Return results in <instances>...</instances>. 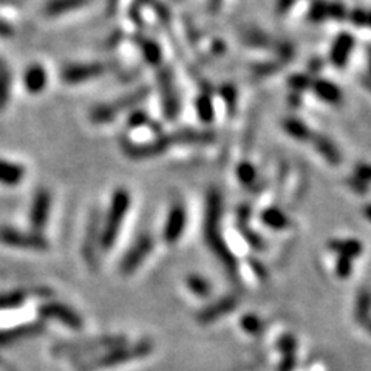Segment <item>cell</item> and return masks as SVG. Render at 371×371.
Wrapping results in <instances>:
<instances>
[{"label": "cell", "mask_w": 371, "mask_h": 371, "mask_svg": "<svg viewBox=\"0 0 371 371\" xmlns=\"http://www.w3.org/2000/svg\"><path fill=\"white\" fill-rule=\"evenodd\" d=\"M215 139L214 132L208 130H195V129H183L177 130L174 134L158 136L156 139L145 144H132L124 143L125 155L134 158V160H144V158L158 156L168 152L170 145L175 144H208Z\"/></svg>", "instance_id": "cell-1"}, {"label": "cell", "mask_w": 371, "mask_h": 371, "mask_svg": "<svg viewBox=\"0 0 371 371\" xmlns=\"http://www.w3.org/2000/svg\"><path fill=\"white\" fill-rule=\"evenodd\" d=\"M221 194L217 189H212L208 195L206 206V218H204V235L209 243L210 249L214 251L221 263L228 268L229 274L234 275L237 273V258L232 255L220 235V218H221Z\"/></svg>", "instance_id": "cell-2"}, {"label": "cell", "mask_w": 371, "mask_h": 371, "mask_svg": "<svg viewBox=\"0 0 371 371\" xmlns=\"http://www.w3.org/2000/svg\"><path fill=\"white\" fill-rule=\"evenodd\" d=\"M154 345L150 341H141L135 343V345H121L116 348L109 350L107 353H104L93 359H81L78 363V368L81 371H91L96 368H107L115 367L119 363L130 362L134 359H139V357H145L152 353Z\"/></svg>", "instance_id": "cell-3"}, {"label": "cell", "mask_w": 371, "mask_h": 371, "mask_svg": "<svg viewBox=\"0 0 371 371\" xmlns=\"http://www.w3.org/2000/svg\"><path fill=\"white\" fill-rule=\"evenodd\" d=\"M129 208H130L129 190L116 189L114 197H111L109 214L105 217L104 229L101 232V242H99L104 251L114 248L119 234V229H121L123 220L125 218V215H127Z\"/></svg>", "instance_id": "cell-4"}, {"label": "cell", "mask_w": 371, "mask_h": 371, "mask_svg": "<svg viewBox=\"0 0 371 371\" xmlns=\"http://www.w3.org/2000/svg\"><path fill=\"white\" fill-rule=\"evenodd\" d=\"M125 345L124 336H104L98 339L90 341H76V342H59L53 347V354L55 356H67L73 359H84L89 354L95 353L99 350H111L116 347Z\"/></svg>", "instance_id": "cell-5"}, {"label": "cell", "mask_w": 371, "mask_h": 371, "mask_svg": "<svg viewBox=\"0 0 371 371\" xmlns=\"http://www.w3.org/2000/svg\"><path fill=\"white\" fill-rule=\"evenodd\" d=\"M0 243L6 246L28 251H46L50 243L41 232H24L10 226L0 228Z\"/></svg>", "instance_id": "cell-6"}, {"label": "cell", "mask_w": 371, "mask_h": 371, "mask_svg": "<svg viewBox=\"0 0 371 371\" xmlns=\"http://www.w3.org/2000/svg\"><path fill=\"white\" fill-rule=\"evenodd\" d=\"M147 93H149L147 89H141V90H136L134 93H130V95H127V96H123L118 102L98 105V107H95L91 110V115H90L91 121L98 123V124H105L109 121H114V119L119 114H121L123 110L134 107L135 104L141 102L143 99L147 96Z\"/></svg>", "instance_id": "cell-7"}, {"label": "cell", "mask_w": 371, "mask_h": 371, "mask_svg": "<svg viewBox=\"0 0 371 371\" xmlns=\"http://www.w3.org/2000/svg\"><path fill=\"white\" fill-rule=\"evenodd\" d=\"M154 246H155V242L149 234H143L141 237H139L134 243V246L127 251V254L123 257V262L121 264H119L121 273L124 275H130L132 273H134L135 269L141 266L144 258L152 253Z\"/></svg>", "instance_id": "cell-8"}, {"label": "cell", "mask_w": 371, "mask_h": 371, "mask_svg": "<svg viewBox=\"0 0 371 371\" xmlns=\"http://www.w3.org/2000/svg\"><path fill=\"white\" fill-rule=\"evenodd\" d=\"M107 71V65L102 62H89V64H69L65 65L61 73V78L67 84H81L91 81L95 78H101Z\"/></svg>", "instance_id": "cell-9"}, {"label": "cell", "mask_w": 371, "mask_h": 371, "mask_svg": "<svg viewBox=\"0 0 371 371\" xmlns=\"http://www.w3.org/2000/svg\"><path fill=\"white\" fill-rule=\"evenodd\" d=\"M39 314H41L42 319H55L71 329H81L84 325L81 316L61 302H48L41 305Z\"/></svg>", "instance_id": "cell-10"}, {"label": "cell", "mask_w": 371, "mask_h": 371, "mask_svg": "<svg viewBox=\"0 0 371 371\" xmlns=\"http://www.w3.org/2000/svg\"><path fill=\"white\" fill-rule=\"evenodd\" d=\"M158 82H160L164 115L168 119H175L180 114V98H178L172 71L169 69H163L158 75Z\"/></svg>", "instance_id": "cell-11"}, {"label": "cell", "mask_w": 371, "mask_h": 371, "mask_svg": "<svg viewBox=\"0 0 371 371\" xmlns=\"http://www.w3.org/2000/svg\"><path fill=\"white\" fill-rule=\"evenodd\" d=\"M45 333L44 322H31L25 325H19L15 328L0 329V347H10L12 343H17L31 337L41 336Z\"/></svg>", "instance_id": "cell-12"}, {"label": "cell", "mask_w": 371, "mask_h": 371, "mask_svg": "<svg viewBox=\"0 0 371 371\" xmlns=\"http://www.w3.org/2000/svg\"><path fill=\"white\" fill-rule=\"evenodd\" d=\"M101 214L99 212H93L87 226V234H85L84 246H82V254L85 262H87L91 268H95L96 258H98V246L99 242H101Z\"/></svg>", "instance_id": "cell-13"}, {"label": "cell", "mask_w": 371, "mask_h": 371, "mask_svg": "<svg viewBox=\"0 0 371 371\" xmlns=\"http://www.w3.org/2000/svg\"><path fill=\"white\" fill-rule=\"evenodd\" d=\"M50 209H51L50 192L45 189L37 190L35 195V200H33L31 212H30L31 226L36 232L42 230L45 228V224L46 221H48V217H50Z\"/></svg>", "instance_id": "cell-14"}, {"label": "cell", "mask_w": 371, "mask_h": 371, "mask_svg": "<svg viewBox=\"0 0 371 371\" xmlns=\"http://www.w3.org/2000/svg\"><path fill=\"white\" fill-rule=\"evenodd\" d=\"M186 220H188V214L181 203H175L170 208L168 221L164 226V240L168 243H175L178 238L183 235V230L186 228Z\"/></svg>", "instance_id": "cell-15"}, {"label": "cell", "mask_w": 371, "mask_h": 371, "mask_svg": "<svg viewBox=\"0 0 371 371\" xmlns=\"http://www.w3.org/2000/svg\"><path fill=\"white\" fill-rule=\"evenodd\" d=\"M353 50H354V37L351 36L350 33H341V35L334 39L333 45H331L329 51L331 64L337 69L345 67Z\"/></svg>", "instance_id": "cell-16"}, {"label": "cell", "mask_w": 371, "mask_h": 371, "mask_svg": "<svg viewBox=\"0 0 371 371\" xmlns=\"http://www.w3.org/2000/svg\"><path fill=\"white\" fill-rule=\"evenodd\" d=\"M238 303H240V300H238L237 296H226L204 308L201 313L197 316V319L200 320V323H212L214 320L220 319L221 316H226L230 311H234L238 307Z\"/></svg>", "instance_id": "cell-17"}, {"label": "cell", "mask_w": 371, "mask_h": 371, "mask_svg": "<svg viewBox=\"0 0 371 371\" xmlns=\"http://www.w3.org/2000/svg\"><path fill=\"white\" fill-rule=\"evenodd\" d=\"M347 16V10L345 6H343L342 3H329V2H325V0H316V2L313 3V6L309 8V15H308V19L311 22H323L327 21V19H343Z\"/></svg>", "instance_id": "cell-18"}, {"label": "cell", "mask_w": 371, "mask_h": 371, "mask_svg": "<svg viewBox=\"0 0 371 371\" xmlns=\"http://www.w3.org/2000/svg\"><path fill=\"white\" fill-rule=\"evenodd\" d=\"M311 89L320 98V101L329 105H339L343 101V93L334 82L327 79H313Z\"/></svg>", "instance_id": "cell-19"}, {"label": "cell", "mask_w": 371, "mask_h": 371, "mask_svg": "<svg viewBox=\"0 0 371 371\" xmlns=\"http://www.w3.org/2000/svg\"><path fill=\"white\" fill-rule=\"evenodd\" d=\"M311 143L314 144L316 150L327 160L331 165H339L342 161V154L341 150L337 149V145L331 141L329 138L325 135H316L311 138Z\"/></svg>", "instance_id": "cell-20"}, {"label": "cell", "mask_w": 371, "mask_h": 371, "mask_svg": "<svg viewBox=\"0 0 371 371\" xmlns=\"http://www.w3.org/2000/svg\"><path fill=\"white\" fill-rule=\"evenodd\" d=\"M46 82H48V76H46V71L42 65L35 64L26 69L24 75V85L30 93H35L36 95V93L44 91Z\"/></svg>", "instance_id": "cell-21"}, {"label": "cell", "mask_w": 371, "mask_h": 371, "mask_svg": "<svg viewBox=\"0 0 371 371\" xmlns=\"http://www.w3.org/2000/svg\"><path fill=\"white\" fill-rule=\"evenodd\" d=\"M91 0H48L44 8V12L50 17H57L67 15L70 11H75L89 5Z\"/></svg>", "instance_id": "cell-22"}, {"label": "cell", "mask_w": 371, "mask_h": 371, "mask_svg": "<svg viewBox=\"0 0 371 371\" xmlns=\"http://www.w3.org/2000/svg\"><path fill=\"white\" fill-rule=\"evenodd\" d=\"M328 248L341 257H347L350 260L359 257L362 254V243L354 240V238H341V240H331Z\"/></svg>", "instance_id": "cell-23"}, {"label": "cell", "mask_w": 371, "mask_h": 371, "mask_svg": "<svg viewBox=\"0 0 371 371\" xmlns=\"http://www.w3.org/2000/svg\"><path fill=\"white\" fill-rule=\"evenodd\" d=\"M25 169L21 164L0 160V184L16 186L24 180Z\"/></svg>", "instance_id": "cell-24"}, {"label": "cell", "mask_w": 371, "mask_h": 371, "mask_svg": "<svg viewBox=\"0 0 371 371\" xmlns=\"http://www.w3.org/2000/svg\"><path fill=\"white\" fill-rule=\"evenodd\" d=\"M283 130L287 134L297 139V141H311V138L314 136V132L311 130L307 124H305L299 118H288L283 121Z\"/></svg>", "instance_id": "cell-25"}, {"label": "cell", "mask_w": 371, "mask_h": 371, "mask_svg": "<svg viewBox=\"0 0 371 371\" xmlns=\"http://www.w3.org/2000/svg\"><path fill=\"white\" fill-rule=\"evenodd\" d=\"M371 314V293L368 289H362L359 294H357L356 299V307H354V317L356 320L365 325L370 320Z\"/></svg>", "instance_id": "cell-26"}, {"label": "cell", "mask_w": 371, "mask_h": 371, "mask_svg": "<svg viewBox=\"0 0 371 371\" xmlns=\"http://www.w3.org/2000/svg\"><path fill=\"white\" fill-rule=\"evenodd\" d=\"M262 220L264 224H266V226L277 229V230L288 228L289 223H291L288 215L277 208H269V209L264 210L262 214Z\"/></svg>", "instance_id": "cell-27"}, {"label": "cell", "mask_w": 371, "mask_h": 371, "mask_svg": "<svg viewBox=\"0 0 371 371\" xmlns=\"http://www.w3.org/2000/svg\"><path fill=\"white\" fill-rule=\"evenodd\" d=\"M197 115L200 116L203 123H209L214 119V105H212V98L209 95H200L195 102Z\"/></svg>", "instance_id": "cell-28"}, {"label": "cell", "mask_w": 371, "mask_h": 371, "mask_svg": "<svg viewBox=\"0 0 371 371\" xmlns=\"http://www.w3.org/2000/svg\"><path fill=\"white\" fill-rule=\"evenodd\" d=\"M141 51H143V56H144L145 61H147V64H152V65L160 64L163 53H161L160 45H158L155 41H150V39H147V41H143L141 42Z\"/></svg>", "instance_id": "cell-29"}, {"label": "cell", "mask_w": 371, "mask_h": 371, "mask_svg": "<svg viewBox=\"0 0 371 371\" xmlns=\"http://www.w3.org/2000/svg\"><path fill=\"white\" fill-rule=\"evenodd\" d=\"M188 287L192 291V293L200 296V297H206L210 294L212 287L210 283L206 280V278L197 274H190L188 277Z\"/></svg>", "instance_id": "cell-30"}, {"label": "cell", "mask_w": 371, "mask_h": 371, "mask_svg": "<svg viewBox=\"0 0 371 371\" xmlns=\"http://www.w3.org/2000/svg\"><path fill=\"white\" fill-rule=\"evenodd\" d=\"M25 299L26 297L22 291H11V293L0 294V311L21 307V305L25 302Z\"/></svg>", "instance_id": "cell-31"}, {"label": "cell", "mask_w": 371, "mask_h": 371, "mask_svg": "<svg viewBox=\"0 0 371 371\" xmlns=\"http://www.w3.org/2000/svg\"><path fill=\"white\" fill-rule=\"evenodd\" d=\"M243 41L251 46H257V48H264V46L271 45L269 37L258 30H249L244 33Z\"/></svg>", "instance_id": "cell-32"}, {"label": "cell", "mask_w": 371, "mask_h": 371, "mask_svg": "<svg viewBox=\"0 0 371 371\" xmlns=\"http://www.w3.org/2000/svg\"><path fill=\"white\" fill-rule=\"evenodd\" d=\"M237 177H238V180H240L248 188V186H251V184H253L255 181L257 170H255V168H254L253 164L242 163L237 168Z\"/></svg>", "instance_id": "cell-33"}, {"label": "cell", "mask_w": 371, "mask_h": 371, "mask_svg": "<svg viewBox=\"0 0 371 371\" xmlns=\"http://www.w3.org/2000/svg\"><path fill=\"white\" fill-rule=\"evenodd\" d=\"M10 84H11L10 73L2 65V67H0V109L3 107V105L6 104V101H8Z\"/></svg>", "instance_id": "cell-34"}, {"label": "cell", "mask_w": 371, "mask_h": 371, "mask_svg": "<svg viewBox=\"0 0 371 371\" xmlns=\"http://www.w3.org/2000/svg\"><path fill=\"white\" fill-rule=\"evenodd\" d=\"M242 327L249 334H258V333H262V329H263V322L260 320V317H257L255 314H248V316H243Z\"/></svg>", "instance_id": "cell-35"}, {"label": "cell", "mask_w": 371, "mask_h": 371, "mask_svg": "<svg viewBox=\"0 0 371 371\" xmlns=\"http://www.w3.org/2000/svg\"><path fill=\"white\" fill-rule=\"evenodd\" d=\"M353 271V260H350L347 257H341L336 263V274L341 278H348Z\"/></svg>", "instance_id": "cell-36"}, {"label": "cell", "mask_w": 371, "mask_h": 371, "mask_svg": "<svg viewBox=\"0 0 371 371\" xmlns=\"http://www.w3.org/2000/svg\"><path fill=\"white\" fill-rule=\"evenodd\" d=\"M311 84H313V79L307 75H296L289 79V85L293 87L296 91H302L311 89Z\"/></svg>", "instance_id": "cell-37"}, {"label": "cell", "mask_w": 371, "mask_h": 371, "mask_svg": "<svg viewBox=\"0 0 371 371\" xmlns=\"http://www.w3.org/2000/svg\"><path fill=\"white\" fill-rule=\"evenodd\" d=\"M354 178H357V180L365 184L371 181V164H367V163L357 164L354 169Z\"/></svg>", "instance_id": "cell-38"}, {"label": "cell", "mask_w": 371, "mask_h": 371, "mask_svg": "<svg viewBox=\"0 0 371 371\" xmlns=\"http://www.w3.org/2000/svg\"><path fill=\"white\" fill-rule=\"evenodd\" d=\"M221 95L226 98V102H228V107L229 110L234 109V105L237 102V91L230 87V85H226V87H224L221 90Z\"/></svg>", "instance_id": "cell-39"}, {"label": "cell", "mask_w": 371, "mask_h": 371, "mask_svg": "<svg viewBox=\"0 0 371 371\" xmlns=\"http://www.w3.org/2000/svg\"><path fill=\"white\" fill-rule=\"evenodd\" d=\"M149 121V118L143 111H135L134 115L129 118V125L130 127H139V125H143Z\"/></svg>", "instance_id": "cell-40"}, {"label": "cell", "mask_w": 371, "mask_h": 371, "mask_svg": "<svg viewBox=\"0 0 371 371\" xmlns=\"http://www.w3.org/2000/svg\"><path fill=\"white\" fill-rule=\"evenodd\" d=\"M348 184H351V188H353L356 192H361V194H362V192H365V183H362V181H359V180H357V178H350V180H348Z\"/></svg>", "instance_id": "cell-41"}, {"label": "cell", "mask_w": 371, "mask_h": 371, "mask_svg": "<svg viewBox=\"0 0 371 371\" xmlns=\"http://www.w3.org/2000/svg\"><path fill=\"white\" fill-rule=\"evenodd\" d=\"M12 33H15V31H12V28L10 25L0 22V36H11Z\"/></svg>", "instance_id": "cell-42"}, {"label": "cell", "mask_w": 371, "mask_h": 371, "mask_svg": "<svg viewBox=\"0 0 371 371\" xmlns=\"http://www.w3.org/2000/svg\"><path fill=\"white\" fill-rule=\"evenodd\" d=\"M209 5L214 10H218V8H220V5H221V0H209Z\"/></svg>", "instance_id": "cell-43"}, {"label": "cell", "mask_w": 371, "mask_h": 371, "mask_svg": "<svg viewBox=\"0 0 371 371\" xmlns=\"http://www.w3.org/2000/svg\"><path fill=\"white\" fill-rule=\"evenodd\" d=\"M363 214H365V217H367L368 220L371 221V204H368V206H365V209H363Z\"/></svg>", "instance_id": "cell-44"}, {"label": "cell", "mask_w": 371, "mask_h": 371, "mask_svg": "<svg viewBox=\"0 0 371 371\" xmlns=\"http://www.w3.org/2000/svg\"><path fill=\"white\" fill-rule=\"evenodd\" d=\"M365 25H368L370 28H371V11L367 12V24H365Z\"/></svg>", "instance_id": "cell-45"}, {"label": "cell", "mask_w": 371, "mask_h": 371, "mask_svg": "<svg viewBox=\"0 0 371 371\" xmlns=\"http://www.w3.org/2000/svg\"><path fill=\"white\" fill-rule=\"evenodd\" d=\"M363 327H365V328L370 331V333H371V319H370V320H368L365 325H363Z\"/></svg>", "instance_id": "cell-46"}]
</instances>
